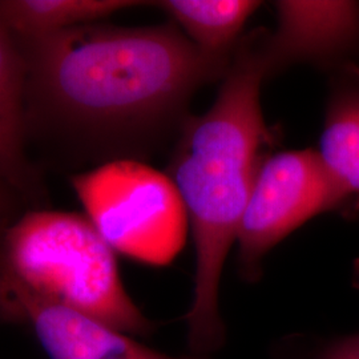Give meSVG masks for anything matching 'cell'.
Instances as JSON below:
<instances>
[{
  "mask_svg": "<svg viewBox=\"0 0 359 359\" xmlns=\"http://www.w3.org/2000/svg\"><path fill=\"white\" fill-rule=\"evenodd\" d=\"M23 203L26 201L18 193L0 184V231L20 216L18 210Z\"/></svg>",
  "mask_w": 359,
  "mask_h": 359,
  "instance_id": "13",
  "label": "cell"
},
{
  "mask_svg": "<svg viewBox=\"0 0 359 359\" xmlns=\"http://www.w3.org/2000/svg\"><path fill=\"white\" fill-rule=\"evenodd\" d=\"M0 273L121 333L154 326L130 299L115 252L86 215L31 209L0 231Z\"/></svg>",
  "mask_w": 359,
  "mask_h": 359,
  "instance_id": "3",
  "label": "cell"
},
{
  "mask_svg": "<svg viewBox=\"0 0 359 359\" xmlns=\"http://www.w3.org/2000/svg\"><path fill=\"white\" fill-rule=\"evenodd\" d=\"M0 320L27 329L50 359H201L142 346L103 322L40 298L3 273Z\"/></svg>",
  "mask_w": 359,
  "mask_h": 359,
  "instance_id": "6",
  "label": "cell"
},
{
  "mask_svg": "<svg viewBox=\"0 0 359 359\" xmlns=\"http://www.w3.org/2000/svg\"><path fill=\"white\" fill-rule=\"evenodd\" d=\"M323 165L347 196L359 192V87L341 86L327 104L320 140Z\"/></svg>",
  "mask_w": 359,
  "mask_h": 359,
  "instance_id": "11",
  "label": "cell"
},
{
  "mask_svg": "<svg viewBox=\"0 0 359 359\" xmlns=\"http://www.w3.org/2000/svg\"><path fill=\"white\" fill-rule=\"evenodd\" d=\"M26 59L19 39L0 20V184L38 203L40 180L27 156Z\"/></svg>",
  "mask_w": 359,
  "mask_h": 359,
  "instance_id": "8",
  "label": "cell"
},
{
  "mask_svg": "<svg viewBox=\"0 0 359 359\" xmlns=\"http://www.w3.org/2000/svg\"><path fill=\"white\" fill-rule=\"evenodd\" d=\"M355 271H357V280H355V283L359 285V262H357V265H355Z\"/></svg>",
  "mask_w": 359,
  "mask_h": 359,
  "instance_id": "14",
  "label": "cell"
},
{
  "mask_svg": "<svg viewBox=\"0 0 359 359\" xmlns=\"http://www.w3.org/2000/svg\"><path fill=\"white\" fill-rule=\"evenodd\" d=\"M277 28L264 34L270 75L298 63L330 65L359 44V3L281 0Z\"/></svg>",
  "mask_w": 359,
  "mask_h": 359,
  "instance_id": "7",
  "label": "cell"
},
{
  "mask_svg": "<svg viewBox=\"0 0 359 359\" xmlns=\"http://www.w3.org/2000/svg\"><path fill=\"white\" fill-rule=\"evenodd\" d=\"M316 359H359V334L334 341Z\"/></svg>",
  "mask_w": 359,
  "mask_h": 359,
  "instance_id": "12",
  "label": "cell"
},
{
  "mask_svg": "<svg viewBox=\"0 0 359 359\" xmlns=\"http://www.w3.org/2000/svg\"><path fill=\"white\" fill-rule=\"evenodd\" d=\"M347 197L317 151H287L265 157L236 238L245 278L256 281L264 257L276 245Z\"/></svg>",
  "mask_w": 359,
  "mask_h": 359,
  "instance_id": "5",
  "label": "cell"
},
{
  "mask_svg": "<svg viewBox=\"0 0 359 359\" xmlns=\"http://www.w3.org/2000/svg\"><path fill=\"white\" fill-rule=\"evenodd\" d=\"M157 4L197 50L226 65L245 23L261 6L253 0H164Z\"/></svg>",
  "mask_w": 359,
  "mask_h": 359,
  "instance_id": "9",
  "label": "cell"
},
{
  "mask_svg": "<svg viewBox=\"0 0 359 359\" xmlns=\"http://www.w3.org/2000/svg\"><path fill=\"white\" fill-rule=\"evenodd\" d=\"M19 41L27 136L95 167L144 161L179 136L193 95L231 65L197 50L176 25L92 23Z\"/></svg>",
  "mask_w": 359,
  "mask_h": 359,
  "instance_id": "1",
  "label": "cell"
},
{
  "mask_svg": "<svg viewBox=\"0 0 359 359\" xmlns=\"http://www.w3.org/2000/svg\"><path fill=\"white\" fill-rule=\"evenodd\" d=\"M140 4L132 0H0V20L18 39L41 38Z\"/></svg>",
  "mask_w": 359,
  "mask_h": 359,
  "instance_id": "10",
  "label": "cell"
},
{
  "mask_svg": "<svg viewBox=\"0 0 359 359\" xmlns=\"http://www.w3.org/2000/svg\"><path fill=\"white\" fill-rule=\"evenodd\" d=\"M268 76L264 31H256L240 40L213 105L185 121L168 165L196 246L187 321L189 345L198 354L224 339L218 313L221 274L270 142L259 99Z\"/></svg>",
  "mask_w": 359,
  "mask_h": 359,
  "instance_id": "2",
  "label": "cell"
},
{
  "mask_svg": "<svg viewBox=\"0 0 359 359\" xmlns=\"http://www.w3.org/2000/svg\"><path fill=\"white\" fill-rule=\"evenodd\" d=\"M86 216L104 241L142 264H170L187 241L189 218L167 173L117 160L71 177Z\"/></svg>",
  "mask_w": 359,
  "mask_h": 359,
  "instance_id": "4",
  "label": "cell"
}]
</instances>
